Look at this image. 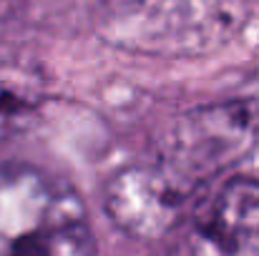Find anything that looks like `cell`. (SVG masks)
Instances as JSON below:
<instances>
[{
    "label": "cell",
    "mask_w": 259,
    "mask_h": 256,
    "mask_svg": "<svg viewBox=\"0 0 259 256\" xmlns=\"http://www.w3.org/2000/svg\"><path fill=\"white\" fill-rule=\"evenodd\" d=\"M0 256H96L76 186L33 164H0Z\"/></svg>",
    "instance_id": "6da1fadb"
},
{
    "label": "cell",
    "mask_w": 259,
    "mask_h": 256,
    "mask_svg": "<svg viewBox=\"0 0 259 256\" xmlns=\"http://www.w3.org/2000/svg\"><path fill=\"white\" fill-rule=\"evenodd\" d=\"M257 141V113L247 100L189 111L149 166L184 203H194L211 181Z\"/></svg>",
    "instance_id": "7a4b0ae2"
},
{
    "label": "cell",
    "mask_w": 259,
    "mask_h": 256,
    "mask_svg": "<svg viewBox=\"0 0 259 256\" xmlns=\"http://www.w3.org/2000/svg\"><path fill=\"white\" fill-rule=\"evenodd\" d=\"M169 236L171 256H259V176L209 186Z\"/></svg>",
    "instance_id": "3957f363"
},
{
    "label": "cell",
    "mask_w": 259,
    "mask_h": 256,
    "mask_svg": "<svg viewBox=\"0 0 259 256\" xmlns=\"http://www.w3.org/2000/svg\"><path fill=\"white\" fill-rule=\"evenodd\" d=\"M43 103V81L20 66L0 63V141L23 131Z\"/></svg>",
    "instance_id": "277c9868"
}]
</instances>
